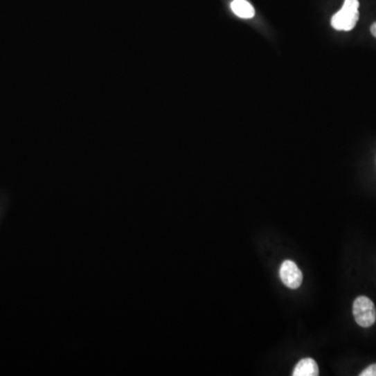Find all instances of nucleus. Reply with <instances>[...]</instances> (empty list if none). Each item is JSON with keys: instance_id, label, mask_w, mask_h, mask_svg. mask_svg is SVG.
<instances>
[{"instance_id": "nucleus-1", "label": "nucleus", "mask_w": 376, "mask_h": 376, "mask_svg": "<svg viewBox=\"0 0 376 376\" xmlns=\"http://www.w3.org/2000/svg\"><path fill=\"white\" fill-rule=\"evenodd\" d=\"M359 0H345L342 9L332 16V28L344 32L353 30L359 21Z\"/></svg>"}, {"instance_id": "nucleus-2", "label": "nucleus", "mask_w": 376, "mask_h": 376, "mask_svg": "<svg viewBox=\"0 0 376 376\" xmlns=\"http://www.w3.org/2000/svg\"><path fill=\"white\" fill-rule=\"evenodd\" d=\"M353 316L361 328H368L376 321V310L373 302L365 296H359L353 302Z\"/></svg>"}, {"instance_id": "nucleus-3", "label": "nucleus", "mask_w": 376, "mask_h": 376, "mask_svg": "<svg viewBox=\"0 0 376 376\" xmlns=\"http://www.w3.org/2000/svg\"><path fill=\"white\" fill-rule=\"evenodd\" d=\"M281 281L283 285L289 289H296L301 285L303 280V275L297 265L292 260H285L283 262L279 271Z\"/></svg>"}, {"instance_id": "nucleus-4", "label": "nucleus", "mask_w": 376, "mask_h": 376, "mask_svg": "<svg viewBox=\"0 0 376 376\" xmlns=\"http://www.w3.org/2000/svg\"><path fill=\"white\" fill-rule=\"evenodd\" d=\"M294 376H317L319 375V367L316 363L315 359H301L296 365L293 371Z\"/></svg>"}, {"instance_id": "nucleus-5", "label": "nucleus", "mask_w": 376, "mask_h": 376, "mask_svg": "<svg viewBox=\"0 0 376 376\" xmlns=\"http://www.w3.org/2000/svg\"><path fill=\"white\" fill-rule=\"evenodd\" d=\"M230 7L232 12L242 19H251L256 15V10L247 0H233Z\"/></svg>"}, {"instance_id": "nucleus-6", "label": "nucleus", "mask_w": 376, "mask_h": 376, "mask_svg": "<svg viewBox=\"0 0 376 376\" xmlns=\"http://www.w3.org/2000/svg\"><path fill=\"white\" fill-rule=\"evenodd\" d=\"M361 376H376V364L369 366L359 373Z\"/></svg>"}, {"instance_id": "nucleus-7", "label": "nucleus", "mask_w": 376, "mask_h": 376, "mask_svg": "<svg viewBox=\"0 0 376 376\" xmlns=\"http://www.w3.org/2000/svg\"><path fill=\"white\" fill-rule=\"evenodd\" d=\"M371 34L376 38V22L371 26Z\"/></svg>"}]
</instances>
